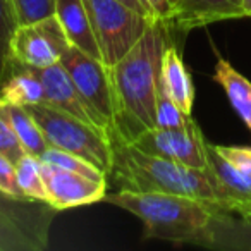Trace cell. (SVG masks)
I'll return each instance as SVG.
<instances>
[{
    "label": "cell",
    "instance_id": "27",
    "mask_svg": "<svg viewBox=\"0 0 251 251\" xmlns=\"http://www.w3.org/2000/svg\"><path fill=\"white\" fill-rule=\"evenodd\" d=\"M141 2H143V5L148 9V12H150L151 18L169 21V18H171V11H172L171 0H141Z\"/></svg>",
    "mask_w": 251,
    "mask_h": 251
},
{
    "label": "cell",
    "instance_id": "13",
    "mask_svg": "<svg viewBox=\"0 0 251 251\" xmlns=\"http://www.w3.org/2000/svg\"><path fill=\"white\" fill-rule=\"evenodd\" d=\"M38 71L43 81V88H45V101L43 103L100 127L95 121L90 107L81 97L79 90L74 84L71 74L67 73V69L62 64H53V66Z\"/></svg>",
    "mask_w": 251,
    "mask_h": 251
},
{
    "label": "cell",
    "instance_id": "14",
    "mask_svg": "<svg viewBox=\"0 0 251 251\" xmlns=\"http://www.w3.org/2000/svg\"><path fill=\"white\" fill-rule=\"evenodd\" d=\"M160 90L165 91L186 115L193 114L195 84H193V77L182 60L181 50L174 43H169L162 55Z\"/></svg>",
    "mask_w": 251,
    "mask_h": 251
},
{
    "label": "cell",
    "instance_id": "15",
    "mask_svg": "<svg viewBox=\"0 0 251 251\" xmlns=\"http://www.w3.org/2000/svg\"><path fill=\"white\" fill-rule=\"evenodd\" d=\"M45 101V88L38 69L9 64L7 76L0 84V105L33 107Z\"/></svg>",
    "mask_w": 251,
    "mask_h": 251
},
{
    "label": "cell",
    "instance_id": "16",
    "mask_svg": "<svg viewBox=\"0 0 251 251\" xmlns=\"http://www.w3.org/2000/svg\"><path fill=\"white\" fill-rule=\"evenodd\" d=\"M55 16L71 45L101 60L84 0H55Z\"/></svg>",
    "mask_w": 251,
    "mask_h": 251
},
{
    "label": "cell",
    "instance_id": "18",
    "mask_svg": "<svg viewBox=\"0 0 251 251\" xmlns=\"http://www.w3.org/2000/svg\"><path fill=\"white\" fill-rule=\"evenodd\" d=\"M4 108L23 150L26 153L42 157L49 148V143H47L43 131L40 129L38 122L31 115V112L26 107H19V105H4Z\"/></svg>",
    "mask_w": 251,
    "mask_h": 251
},
{
    "label": "cell",
    "instance_id": "1",
    "mask_svg": "<svg viewBox=\"0 0 251 251\" xmlns=\"http://www.w3.org/2000/svg\"><path fill=\"white\" fill-rule=\"evenodd\" d=\"M167 21L153 18L147 31L119 62L108 67L114 91V133L110 140L133 143L155 127L162 55L169 38Z\"/></svg>",
    "mask_w": 251,
    "mask_h": 251
},
{
    "label": "cell",
    "instance_id": "23",
    "mask_svg": "<svg viewBox=\"0 0 251 251\" xmlns=\"http://www.w3.org/2000/svg\"><path fill=\"white\" fill-rule=\"evenodd\" d=\"M0 251H38L19 227L0 217Z\"/></svg>",
    "mask_w": 251,
    "mask_h": 251
},
{
    "label": "cell",
    "instance_id": "7",
    "mask_svg": "<svg viewBox=\"0 0 251 251\" xmlns=\"http://www.w3.org/2000/svg\"><path fill=\"white\" fill-rule=\"evenodd\" d=\"M131 145L145 153L171 158L189 167H208V141L195 119L182 127H150Z\"/></svg>",
    "mask_w": 251,
    "mask_h": 251
},
{
    "label": "cell",
    "instance_id": "11",
    "mask_svg": "<svg viewBox=\"0 0 251 251\" xmlns=\"http://www.w3.org/2000/svg\"><path fill=\"white\" fill-rule=\"evenodd\" d=\"M246 18L243 0H174L167 25L182 33L220 21Z\"/></svg>",
    "mask_w": 251,
    "mask_h": 251
},
{
    "label": "cell",
    "instance_id": "12",
    "mask_svg": "<svg viewBox=\"0 0 251 251\" xmlns=\"http://www.w3.org/2000/svg\"><path fill=\"white\" fill-rule=\"evenodd\" d=\"M208 250L251 251V200L219 203L215 229Z\"/></svg>",
    "mask_w": 251,
    "mask_h": 251
},
{
    "label": "cell",
    "instance_id": "2",
    "mask_svg": "<svg viewBox=\"0 0 251 251\" xmlns=\"http://www.w3.org/2000/svg\"><path fill=\"white\" fill-rule=\"evenodd\" d=\"M108 182L134 193H167L200 200H224L210 169L189 167L171 158L155 157L134 145L112 140Z\"/></svg>",
    "mask_w": 251,
    "mask_h": 251
},
{
    "label": "cell",
    "instance_id": "29",
    "mask_svg": "<svg viewBox=\"0 0 251 251\" xmlns=\"http://www.w3.org/2000/svg\"><path fill=\"white\" fill-rule=\"evenodd\" d=\"M243 9L246 18H251V0H243Z\"/></svg>",
    "mask_w": 251,
    "mask_h": 251
},
{
    "label": "cell",
    "instance_id": "17",
    "mask_svg": "<svg viewBox=\"0 0 251 251\" xmlns=\"http://www.w3.org/2000/svg\"><path fill=\"white\" fill-rule=\"evenodd\" d=\"M213 81L222 86L236 114L243 119L246 127L251 131V81L226 59H219L213 71Z\"/></svg>",
    "mask_w": 251,
    "mask_h": 251
},
{
    "label": "cell",
    "instance_id": "4",
    "mask_svg": "<svg viewBox=\"0 0 251 251\" xmlns=\"http://www.w3.org/2000/svg\"><path fill=\"white\" fill-rule=\"evenodd\" d=\"M84 5L101 62L108 67L129 52L153 19L119 0H84Z\"/></svg>",
    "mask_w": 251,
    "mask_h": 251
},
{
    "label": "cell",
    "instance_id": "9",
    "mask_svg": "<svg viewBox=\"0 0 251 251\" xmlns=\"http://www.w3.org/2000/svg\"><path fill=\"white\" fill-rule=\"evenodd\" d=\"M208 169L226 201H250L251 148L208 143Z\"/></svg>",
    "mask_w": 251,
    "mask_h": 251
},
{
    "label": "cell",
    "instance_id": "26",
    "mask_svg": "<svg viewBox=\"0 0 251 251\" xmlns=\"http://www.w3.org/2000/svg\"><path fill=\"white\" fill-rule=\"evenodd\" d=\"M0 191L12 198L28 200L19 189L18 179H16V162L4 153H0Z\"/></svg>",
    "mask_w": 251,
    "mask_h": 251
},
{
    "label": "cell",
    "instance_id": "10",
    "mask_svg": "<svg viewBox=\"0 0 251 251\" xmlns=\"http://www.w3.org/2000/svg\"><path fill=\"white\" fill-rule=\"evenodd\" d=\"M57 210L45 201L19 200L0 191V217L7 219L26 234L38 251L49 248L50 227Z\"/></svg>",
    "mask_w": 251,
    "mask_h": 251
},
{
    "label": "cell",
    "instance_id": "24",
    "mask_svg": "<svg viewBox=\"0 0 251 251\" xmlns=\"http://www.w3.org/2000/svg\"><path fill=\"white\" fill-rule=\"evenodd\" d=\"M19 25L33 23L55 14V0H12Z\"/></svg>",
    "mask_w": 251,
    "mask_h": 251
},
{
    "label": "cell",
    "instance_id": "21",
    "mask_svg": "<svg viewBox=\"0 0 251 251\" xmlns=\"http://www.w3.org/2000/svg\"><path fill=\"white\" fill-rule=\"evenodd\" d=\"M40 158H42L45 164L55 165V167L66 169V171H71V172H77V174L86 176V177L107 179V174H105L103 171H100L97 165L88 162L86 158L79 157V155L69 153V151L59 150V148H55V147H49L45 150V153Z\"/></svg>",
    "mask_w": 251,
    "mask_h": 251
},
{
    "label": "cell",
    "instance_id": "6",
    "mask_svg": "<svg viewBox=\"0 0 251 251\" xmlns=\"http://www.w3.org/2000/svg\"><path fill=\"white\" fill-rule=\"evenodd\" d=\"M71 47L55 14L19 25L11 42V60L19 66L45 69L59 64Z\"/></svg>",
    "mask_w": 251,
    "mask_h": 251
},
{
    "label": "cell",
    "instance_id": "8",
    "mask_svg": "<svg viewBox=\"0 0 251 251\" xmlns=\"http://www.w3.org/2000/svg\"><path fill=\"white\" fill-rule=\"evenodd\" d=\"M43 162V160H42ZM47 203L57 212L103 201L108 179H91L43 162Z\"/></svg>",
    "mask_w": 251,
    "mask_h": 251
},
{
    "label": "cell",
    "instance_id": "28",
    "mask_svg": "<svg viewBox=\"0 0 251 251\" xmlns=\"http://www.w3.org/2000/svg\"><path fill=\"white\" fill-rule=\"evenodd\" d=\"M119 2H122V4H126V5H127V7L134 9V11L141 12V14L150 16V12H148V9L145 7L143 2H141V0H119ZM150 18H151V16H150Z\"/></svg>",
    "mask_w": 251,
    "mask_h": 251
},
{
    "label": "cell",
    "instance_id": "30",
    "mask_svg": "<svg viewBox=\"0 0 251 251\" xmlns=\"http://www.w3.org/2000/svg\"><path fill=\"white\" fill-rule=\"evenodd\" d=\"M172 2H174V0H171V4H172Z\"/></svg>",
    "mask_w": 251,
    "mask_h": 251
},
{
    "label": "cell",
    "instance_id": "5",
    "mask_svg": "<svg viewBox=\"0 0 251 251\" xmlns=\"http://www.w3.org/2000/svg\"><path fill=\"white\" fill-rule=\"evenodd\" d=\"M71 74L97 124L112 138L114 133V91L110 71L100 59L71 45L60 59Z\"/></svg>",
    "mask_w": 251,
    "mask_h": 251
},
{
    "label": "cell",
    "instance_id": "19",
    "mask_svg": "<svg viewBox=\"0 0 251 251\" xmlns=\"http://www.w3.org/2000/svg\"><path fill=\"white\" fill-rule=\"evenodd\" d=\"M16 179L19 189L28 200L47 203L45 177H43V162L40 157L25 153L16 162Z\"/></svg>",
    "mask_w": 251,
    "mask_h": 251
},
{
    "label": "cell",
    "instance_id": "25",
    "mask_svg": "<svg viewBox=\"0 0 251 251\" xmlns=\"http://www.w3.org/2000/svg\"><path fill=\"white\" fill-rule=\"evenodd\" d=\"M0 153L7 155L14 162H18L26 153L19 143L18 136H16L14 129H12L11 122H9L4 105H0Z\"/></svg>",
    "mask_w": 251,
    "mask_h": 251
},
{
    "label": "cell",
    "instance_id": "3",
    "mask_svg": "<svg viewBox=\"0 0 251 251\" xmlns=\"http://www.w3.org/2000/svg\"><path fill=\"white\" fill-rule=\"evenodd\" d=\"M26 108L36 119L49 147L86 158L108 177L114 151L110 136L103 129L45 103Z\"/></svg>",
    "mask_w": 251,
    "mask_h": 251
},
{
    "label": "cell",
    "instance_id": "20",
    "mask_svg": "<svg viewBox=\"0 0 251 251\" xmlns=\"http://www.w3.org/2000/svg\"><path fill=\"white\" fill-rule=\"evenodd\" d=\"M19 26L12 0H0V84L7 76L11 64V42Z\"/></svg>",
    "mask_w": 251,
    "mask_h": 251
},
{
    "label": "cell",
    "instance_id": "22",
    "mask_svg": "<svg viewBox=\"0 0 251 251\" xmlns=\"http://www.w3.org/2000/svg\"><path fill=\"white\" fill-rule=\"evenodd\" d=\"M193 119V115H186L165 91L158 90L157 110H155V126L158 127H182Z\"/></svg>",
    "mask_w": 251,
    "mask_h": 251
}]
</instances>
